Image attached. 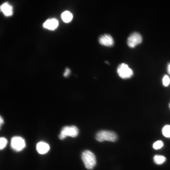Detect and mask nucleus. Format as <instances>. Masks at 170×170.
Segmentation results:
<instances>
[{"label":"nucleus","instance_id":"nucleus-1","mask_svg":"<svg viewBox=\"0 0 170 170\" xmlns=\"http://www.w3.org/2000/svg\"><path fill=\"white\" fill-rule=\"evenodd\" d=\"M82 159L85 167L88 169H92L96 164L97 161L95 154L89 150L84 151L82 154Z\"/></svg>","mask_w":170,"mask_h":170},{"label":"nucleus","instance_id":"nucleus-2","mask_svg":"<svg viewBox=\"0 0 170 170\" xmlns=\"http://www.w3.org/2000/svg\"><path fill=\"white\" fill-rule=\"evenodd\" d=\"M96 139L100 142L105 141L114 142L117 140L118 137L117 134L112 131L103 130L97 133Z\"/></svg>","mask_w":170,"mask_h":170},{"label":"nucleus","instance_id":"nucleus-3","mask_svg":"<svg viewBox=\"0 0 170 170\" xmlns=\"http://www.w3.org/2000/svg\"><path fill=\"white\" fill-rule=\"evenodd\" d=\"M79 130L75 126H66L62 129L59 136V138L63 140L68 137L73 138L77 137L78 134Z\"/></svg>","mask_w":170,"mask_h":170},{"label":"nucleus","instance_id":"nucleus-4","mask_svg":"<svg viewBox=\"0 0 170 170\" xmlns=\"http://www.w3.org/2000/svg\"><path fill=\"white\" fill-rule=\"evenodd\" d=\"M117 72L119 76L123 79L129 78L133 75V70L128 65L124 63H121L118 66Z\"/></svg>","mask_w":170,"mask_h":170},{"label":"nucleus","instance_id":"nucleus-5","mask_svg":"<svg viewBox=\"0 0 170 170\" xmlns=\"http://www.w3.org/2000/svg\"><path fill=\"white\" fill-rule=\"evenodd\" d=\"M142 41V37L138 32H135L132 33L128 38L127 44L131 48H135L141 43Z\"/></svg>","mask_w":170,"mask_h":170},{"label":"nucleus","instance_id":"nucleus-6","mask_svg":"<svg viewBox=\"0 0 170 170\" xmlns=\"http://www.w3.org/2000/svg\"><path fill=\"white\" fill-rule=\"evenodd\" d=\"M11 146L12 148L15 151L17 152L20 151L25 147V141L21 137H14L12 139Z\"/></svg>","mask_w":170,"mask_h":170},{"label":"nucleus","instance_id":"nucleus-7","mask_svg":"<svg viewBox=\"0 0 170 170\" xmlns=\"http://www.w3.org/2000/svg\"><path fill=\"white\" fill-rule=\"evenodd\" d=\"M98 41L101 45L107 47H112L114 44L113 37L108 34L101 35L99 38Z\"/></svg>","mask_w":170,"mask_h":170},{"label":"nucleus","instance_id":"nucleus-8","mask_svg":"<svg viewBox=\"0 0 170 170\" xmlns=\"http://www.w3.org/2000/svg\"><path fill=\"white\" fill-rule=\"evenodd\" d=\"M36 149L39 154H43L48 152L50 150V147L48 143L45 142H40L37 144Z\"/></svg>","mask_w":170,"mask_h":170},{"label":"nucleus","instance_id":"nucleus-9","mask_svg":"<svg viewBox=\"0 0 170 170\" xmlns=\"http://www.w3.org/2000/svg\"><path fill=\"white\" fill-rule=\"evenodd\" d=\"M58 22L56 19H52L47 20L44 24V27L49 30H54L58 27Z\"/></svg>","mask_w":170,"mask_h":170},{"label":"nucleus","instance_id":"nucleus-10","mask_svg":"<svg viewBox=\"0 0 170 170\" xmlns=\"http://www.w3.org/2000/svg\"><path fill=\"white\" fill-rule=\"evenodd\" d=\"M1 9L6 16H10L12 15V8L8 3L3 4L1 7Z\"/></svg>","mask_w":170,"mask_h":170},{"label":"nucleus","instance_id":"nucleus-11","mask_svg":"<svg viewBox=\"0 0 170 170\" xmlns=\"http://www.w3.org/2000/svg\"><path fill=\"white\" fill-rule=\"evenodd\" d=\"M61 17L62 20L65 22L69 23L72 20L73 15L70 12L66 11L62 14Z\"/></svg>","mask_w":170,"mask_h":170},{"label":"nucleus","instance_id":"nucleus-12","mask_svg":"<svg viewBox=\"0 0 170 170\" xmlns=\"http://www.w3.org/2000/svg\"><path fill=\"white\" fill-rule=\"evenodd\" d=\"M166 160V157L161 155H156L153 158L154 162L158 165H161Z\"/></svg>","mask_w":170,"mask_h":170},{"label":"nucleus","instance_id":"nucleus-13","mask_svg":"<svg viewBox=\"0 0 170 170\" xmlns=\"http://www.w3.org/2000/svg\"><path fill=\"white\" fill-rule=\"evenodd\" d=\"M163 136L168 138H170V125H167L163 127L162 130Z\"/></svg>","mask_w":170,"mask_h":170},{"label":"nucleus","instance_id":"nucleus-14","mask_svg":"<svg viewBox=\"0 0 170 170\" xmlns=\"http://www.w3.org/2000/svg\"><path fill=\"white\" fill-rule=\"evenodd\" d=\"M163 146V142L160 140L155 142L152 146L153 148L155 150H158L161 148Z\"/></svg>","mask_w":170,"mask_h":170},{"label":"nucleus","instance_id":"nucleus-15","mask_svg":"<svg viewBox=\"0 0 170 170\" xmlns=\"http://www.w3.org/2000/svg\"><path fill=\"white\" fill-rule=\"evenodd\" d=\"M162 82L163 86L167 87L170 83V78L168 75H165L163 78Z\"/></svg>","mask_w":170,"mask_h":170},{"label":"nucleus","instance_id":"nucleus-16","mask_svg":"<svg viewBox=\"0 0 170 170\" xmlns=\"http://www.w3.org/2000/svg\"><path fill=\"white\" fill-rule=\"evenodd\" d=\"M8 143L7 140L4 138H1L0 139V148L3 149L6 146Z\"/></svg>","mask_w":170,"mask_h":170},{"label":"nucleus","instance_id":"nucleus-17","mask_svg":"<svg viewBox=\"0 0 170 170\" xmlns=\"http://www.w3.org/2000/svg\"><path fill=\"white\" fill-rule=\"evenodd\" d=\"M70 73V70L68 68H67L64 74V76L66 77L68 76Z\"/></svg>","mask_w":170,"mask_h":170},{"label":"nucleus","instance_id":"nucleus-18","mask_svg":"<svg viewBox=\"0 0 170 170\" xmlns=\"http://www.w3.org/2000/svg\"><path fill=\"white\" fill-rule=\"evenodd\" d=\"M167 72L170 75V63L168 64L167 67Z\"/></svg>","mask_w":170,"mask_h":170},{"label":"nucleus","instance_id":"nucleus-19","mask_svg":"<svg viewBox=\"0 0 170 170\" xmlns=\"http://www.w3.org/2000/svg\"><path fill=\"white\" fill-rule=\"evenodd\" d=\"M0 122H1V123H0V124H1V126H2V124H3L4 123V120L3 119V118H2V116H1V118H0Z\"/></svg>","mask_w":170,"mask_h":170},{"label":"nucleus","instance_id":"nucleus-20","mask_svg":"<svg viewBox=\"0 0 170 170\" xmlns=\"http://www.w3.org/2000/svg\"><path fill=\"white\" fill-rule=\"evenodd\" d=\"M107 64H109V62H107V61H106L105 62Z\"/></svg>","mask_w":170,"mask_h":170},{"label":"nucleus","instance_id":"nucleus-21","mask_svg":"<svg viewBox=\"0 0 170 170\" xmlns=\"http://www.w3.org/2000/svg\"><path fill=\"white\" fill-rule=\"evenodd\" d=\"M169 108H170V104H169Z\"/></svg>","mask_w":170,"mask_h":170}]
</instances>
